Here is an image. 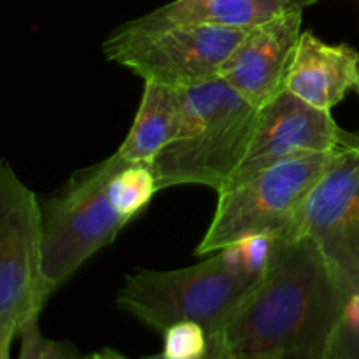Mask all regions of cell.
<instances>
[{
	"label": "cell",
	"mask_w": 359,
	"mask_h": 359,
	"mask_svg": "<svg viewBox=\"0 0 359 359\" xmlns=\"http://www.w3.org/2000/svg\"><path fill=\"white\" fill-rule=\"evenodd\" d=\"M349 294L307 237L272 238L265 269L217 335L230 353L325 359Z\"/></svg>",
	"instance_id": "6da1fadb"
},
{
	"label": "cell",
	"mask_w": 359,
	"mask_h": 359,
	"mask_svg": "<svg viewBox=\"0 0 359 359\" xmlns=\"http://www.w3.org/2000/svg\"><path fill=\"white\" fill-rule=\"evenodd\" d=\"M270 242L242 241L186 269L135 270L126 276L116 302L154 332L193 321L209 335L219 333L262 277Z\"/></svg>",
	"instance_id": "7a4b0ae2"
},
{
	"label": "cell",
	"mask_w": 359,
	"mask_h": 359,
	"mask_svg": "<svg viewBox=\"0 0 359 359\" xmlns=\"http://www.w3.org/2000/svg\"><path fill=\"white\" fill-rule=\"evenodd\" d=\"M258 107L221 77L181 90V121L172 142L151 163L158 188L209 186L219 193L241 165Z\"/></svg>",
	"instance_id": "3957f363"
},
{
	"label": "cell",
	"mask_w": 359,
	"mask_h": 359,
	"mask_svg": "<svg viewBox=\"0 0 359 359\" xmlns=\"http://www.w3.org/2000/svg\"><path fill=\"white\" fill-rule=\"evenodd\" d=\"M126 163L114 153L74 174L58 195L41 203L44 273L56 290L132 221L112 196V181Z\"/></svg>",
	"instance_id": "277c9868"
},
{
	"label": "cell",
	"mask_w": 359,
	"mask_h": 359,
	"mask_svg": "<svg viewBox=\"0 0 359 359\" xmlns=\"http://www.w3.org/2000/svg\"><path fill=\"white\" fill-rule=\"evenodd\" d=\"M332 154L311 153L279 161L217 193L216 212L196 255L223 251L249 238L286 235Z\"/></svg>",
	"instance_id": "5b68a950"
},
{
	"label": "cell",
	"mask_w": 359,
	"mask_h": 359,
	"mask_svg": "<svg viewBox=\"0 0 359 359\" xmlns=\"http://www.w3.org/2000/svg\"><path fill=\"white\" fill-rule=\"evenodd\" d=\"M55 291L44 273L41 202L0 160V335H18Z\"/></svg>",
	"instance_id": "8992f818"
},
{
	"label": "cell",
	"mask_w": 359,
	"mask_h": 359,
	"mask_svg": "<svg viewBox=\"0 0 359 359\" xmlns=\"http://www.w3.org/2000/svg\"><path fill=\"white\" fill-rule=\"evenodd\" d=\"M248 30L205 23L151 32L118 27L104 42V53L144 83L184 90L219 77L221 65Z\"/></svg>",
	"instance_id": "52a82bcc"
},
{
	"label": "cell",
	"mask_w": 359,
	"mask_h": 359,
	"mask_svg": "<svg viewBox=\"0 0 359 359\" xmlns=\"http://www.w3.org/2000/svg\"><path fill=\"white\" fill-rule=\"evenodd\" d=\"M286 235L307 237L340 290L359 293V132L333 151Z\"/></svg>",
	"instance_id": "ba28073f"
},
{
	"label": "cell",
	"mask_w": 359,
	"mask_h": 359,
	"mask_svg": "<svg viewBox=\"0 0 359 359\" xmlns=\"http://www.w3.org/2000/svg\"><path fill=\"white\" fill-rule=\"evenodd\" d=\"M347 133L330 111L312 107L290 91L280 90L258 107L251 142L224 189L279 161L302 154L332 153L346 142Z\"/></svg>",
	"instance_id": "9c48e42d"
},
{
	"label": "cell",
	"mask_w": 359,
	"mask_h": 359,
	"mask_svg": "<svg viewBox=\"0 0 359 359\" xmlns=\"http://www.w3.org/2000/svg\"><path fill=\"white\" fill-rule=\"evenodd\" d=\"M302 20L304 11H294L249 28L221 65V79L249 104L262 107L283 90Z\"/></svg>",
	"instance_id": "30bf717a"
},
{
	"label": "cell",
	"mask_w": 359,
	"mask_h": 359,
	"mask_svg": "<svg viewBox=\"0 0 359 359\" xmlns=\"http://www.w3.org/2000/svg\"><path fill=\"white\" fill-rule=\"evenodd\" d=\"M359 79V51L347 44H328L312 32H302L284 76L283 90L321 111H330L354 90Z\"/></svg>",
	"instance_id": "8fae6325"
},
{
	"label": "cell",
	"mask_w": 359,
	"mask_h": 359,
	"mask_svg": "<svg viewBox=\"0 0 359 359\" xmlns=\"http://www.w3.org/2000/svg\"><path fill=\"white\" fill-rule=\"evenodd\" d=\"M316 0H174L121 25V28L151 32L189 23L252 28L283 14L305 11Z\"/></svg>",
	"instance_id": "7c38bea8"
},
{
	"label": "cell",
	"mask_w": 359,
	"mask_h": 359,
	"mask_svg": "<svg viewBox=\"0 0 359 359\" xmlns=\"http://www.w3.org/2000/svg\"><path fill=\"white\" fill-rule=\"evenodd\" d=\"M181 121V90L144 83L132 128L116 154L132 163L151 165L172 142Z\"/></svg>",
	"instance_id": "4fadbf2b"
},
{
	"label": "cell",
	"mask_w": 359,
	"mask_h": 359,
	"mask_svg": "<svg viewBox=\"0 0 359 359\" xmlns=\"http://www.w3.org/2000/svg\"><path fill=\"white\" fill-rule=\"evenodd\" d=\"M210 337L203 326L181 321L163 332V356L167 359H203L209 353Z\"/></svg>",
	"instance_id": "5bb4252c"
},
{
	"label": "cell",
	"mask_w": 359,
	"mask_h": 359,
	"mask_svg": "<svg viewBox=\"0 0 359 359\" xmlns=\"http://www.w3.org/2000/svg\"><path fill=\"white\" fill-rule=\"evenodd\" d=\"M39 318L25 323L18 332L21 339L20 359H84L72 342L46 337L39 325Z\"/></svg>",
	"instance_id": "9a60e30c"
},
{
	"label": "cell",
	"mask_w": 359,
	"mask_h": 359,
	"mask_svg": "<svg viewBox=\"0 0 359 359\" xmlns=\"http://www.w3.org/2000/svg\"><path fill=\"white\" fill-rule=\"evenodd\" d=\"M325 359H359V293L347 297Z\"/></svg>",
	"instance_id": "2e32d148"
},
{
	"label": "cell",
	"mask_w": 359,
	"mask_h": 359,
	"mask_svg": "<svg viewBox=\"0 0 359 359\" xmlns=\"http://www.w3.org/2000/svg\"><path fill=\"white\" fill-rule=\"evenodd\" d=\"M210 337V346H209V353H207V356L203 359H226L228 354H230V351L226 349V346H224V342L221 340V337L217 335V333H214V335H209ZM144 359H167L163 356V354H154V356H147Z\"/></svg>",
	"instance_id": "e0dca14e"
},
{
	"label": "cell",
	"mask_w": 359,
	"mask_h": 359,
	"mask_svg": "<svg viewBox=\"0 0 359 359\" xmlns=\"http://www.w3.org/2000/svg\"><path fill=\"white\" fill-rule=\"evenodd\" d=\"M84 359H130V358H126L125 354L118 353V351L114 349H102V351H97V353L88 354V356H84Z\"/></svg>",
	"instance_id": "ac0fdd59"
},
{
	"label": "cell",
	"mask_w": 359,
	"mask_h": 359,
	"mask_svg": "<svg viewBox=\"0 0 359 359\" xmlns=\"http://www.w3.org/2000/svg\"><path fill=\"white\" fill-rule=\"evenodd\" d=\"M16 333H4L0 335V359H11V344Z\"/></svg>",
	"instance_id": "d6986e66"
},
{
	"label": "cell",
	"mask_w": 359,
	"mask_h": 359,
	"mask_svg": "<svg viewBox=\"0 0 359 359\" xmlns=\"http://www.w3.org/2000/svg\"><path fill=\"white\" fill-rule=\"evenodd\" d=\"M226 359H283L272 354H248V353H230Z\"/></svg>",
	"instance_id": "ffe728a7"
},
{
	"label": "cell",
	"mask_w": 359,
	"mask_h": 359,
	"mask_svg": "<svg viewBox=\"0 0 359 359\" xmlns=\"http://www.w3.org/2000/svg\"><path fill=\"white\" fill-rule=\"evenodd\" d=\"M354 90H356V93H358V97H359V79H358V83H356V86H354Z\"/></svg>",
	"instance_id": "44dd1931"
}]
</instances>
